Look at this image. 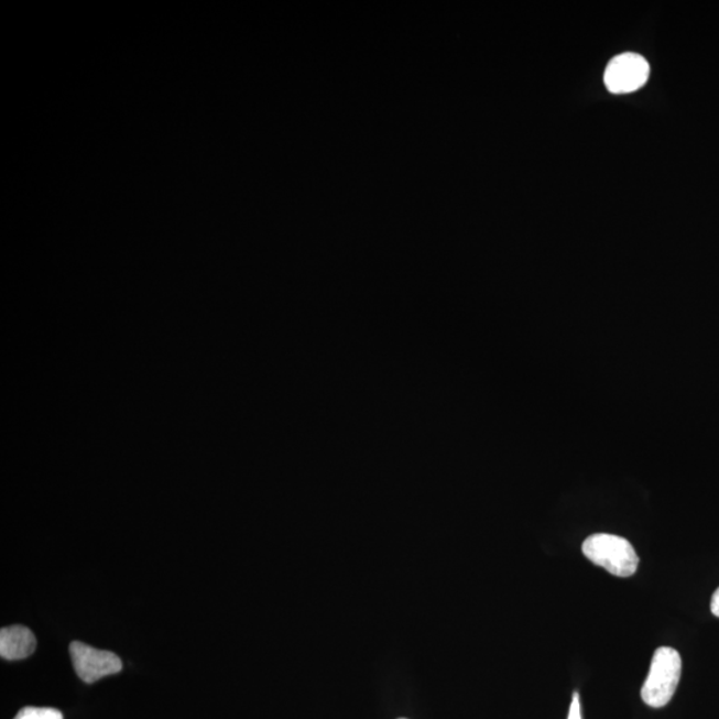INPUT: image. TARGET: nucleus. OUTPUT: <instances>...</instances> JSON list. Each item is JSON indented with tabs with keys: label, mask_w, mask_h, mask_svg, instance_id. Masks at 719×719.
I'll return each instance as SVG.
<instances>
[{
	"label": "nucleus",
	"mask_w": 719,
	"mask_h": 719,
	"mask_svg": "<svg viewBox=\"0 0 719 719\" xmlns=\"http://www.w3.org/2000/svg\"><path fill=\"white\" fill-rule=\"evenodd\" d=\"M680 674H683V660L676 649L669 646L658 647L652 660L651 671L641 697L651 708H664L672 701L676 693Z\"/></svg>",
	"instance_id": "1"
},
{
	"label": "nucleus",
	"mask_w": 719,
	"mask_h": 719,
	"mask_svg": "<svg viewBox=\"0 0 719 719\" xmlns=\"http://www.w3.org/2000/svg\"><path fill=\"white\" fill-rule=\"evenodd\" d=\"M582 552L591 563L617 577L633 576L640 558L627 538L614 534L598 533L584 541Z\"/></svg>",
	"instance_id": "2"
},
{
	"label": "nucleus",
	"mask_w": 719,
	"mask_h": 719,
	"mask_svg": "<svg viewBox=\"0 0 719 719\" xmlns=\"http://www.w3.org/2000/svg\"><path fill=\"white\" fill-rule=\"evenodd\" d=\"M651 67L644 56L633 53L621 54L610 61L603 80L612 94H629L646 85Z\"/></svg>",
	"instance_id": "3"
},
{
	"label": "nucleus",
	"mask_w": 719,
	"mask_h": 719,
	"mask_svg": "<svg viewBox=\"0 0 719 719\" xmlns=\"http://www.w3.org/2000/svg\"><path fill=\"white\" fill-rule=\"evenodd\" d=\"M73 665L76 674L86 684H94L107 676L122 671V660L117 654L99 651L83 642L74 641L69 645Z\"/></svg>",
	"instance_id": "4"
},
{
	"label": "nucleus",
	"mask_w": 719,
	"mask_h": 719,
	"mask_svg": "<svg viewBox=\"0 0 719 719\" xmlns=\"http://www.w3.org/2000/svg\"><path fill=\"white\" fill-rule=\"evenodd\" d=\"M36 639L29 628L14 625L0 630V655L9 661L24 660L35 652Z\"/></svg>",
	"instance_id": "5"
},
{
	"label": "nucleus",
	"mask_w": 719,
	"mask_h": 719,
	"mask_svg": "<svg viewBox=\"0 0 719 719\" xmlns=\"http://www.w3.org/2000/svg\"><path fill=\"white\" fill-rule=\"evenodd\" d=\"M14 719H63L59 710L51 708H24Z\"/></svg>",
	"instance_id": "6"
},
{
	"label": "nucleus",
	"mask_w": 719,
	"mask_h": 719,
	"mask_svg": "<svg viewBox=\"0 0 719 719\" xmlns=\"http://www.w3.org/2000/svg\"><path fill=\"white\" fill-rule=\"evenodd\" d=\"M568 719H582L581 717V705H580V695L578 693H573L569 717Z\"/></svg>",
	"instance_id": "7"
},
{
	"label": "nucleus",
	"mask_w": 719,
	"mask_h": 719,
	"mask_svg": "<svg viewBox=\"0 0 719 719\" xmlns=\"http://www.w3.org/2000/svg\"><path fill=\"white\" fill-rule=\"evenodd\" d=\"M711 613L719 619V588L715 591L711 598Z\"/></svg>",
	"instance_id": "8"
},
{
	"label": "nucleus",
	"mask_w": 719,
	"mask_h": 719,
	"mask_svg": "<svg viewBox=\"0 0 719 719\" xmlns=\"http://www.w3.org/2000/svg\"><path fill=\"white\" fill-rule=\"evenodd\" d=\"M400 719H405V718H400Z\"/></svg>",
	"instance_id": "9"
}]
</instances>
